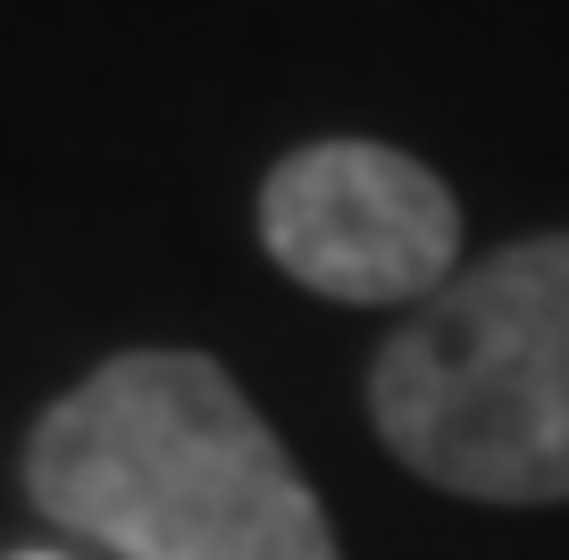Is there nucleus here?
Instances as JSON below:
<instances>
[{"label": "nucleus", "mask_w": 569, "mask_h": 560, "mask_svg": "<svg viewBox=\"0 0 569 560\" xmlns=\"http://www.w3.org/2000/svg\"><path fill=\"white\" fill-rule=\"evenodd\" d=\"M51 527L118 560H336L319 493L201 351H118L26 443Z\"/></svg>", "instance_id": "f257e3e1"}, {"label": "nucleus", "mask_w": 569, "mask_h": 560, "mask_svg": "<svg viewBox=\"0 0 569 560\" xmlns=\"http://www.w3.org/2000/svg\"><path fill=\"white\" fill-rule=\"evenodd\" d=\"M402 469L469 502H569V234L502 243L410 310L369 368Z\"/></svg>", "instance_id": "f03ea898"}, {"label": "nucleus", "mask_w": 569, "mask_h": 560, "mask_svg": "<svg viewBox=\"0 0 569 560\" xmlns=\"http://www.w3.org/2000/svg\"><path fill=\"white\" fill-rule=\"evenodd\" d=\"M260 243L327 301H436L461 277V201L386 142H310L260 184Z\"/></svg>", "instance_id": "7ed1b4c3"}, {"label": "nucleus", "mask_w": 569, "mask_h": 560, "mask_svg": "<svg viewBox=\"0 0 569 560\" xmlns=\"http://www.w3.org/2000/svg\"><path fill=\"white\" fill-rule=\"evenodd\" d=\"M18 560H59V552H18Z\"/></svg>", "instance_id": "20e7f679"}]
</instances>
